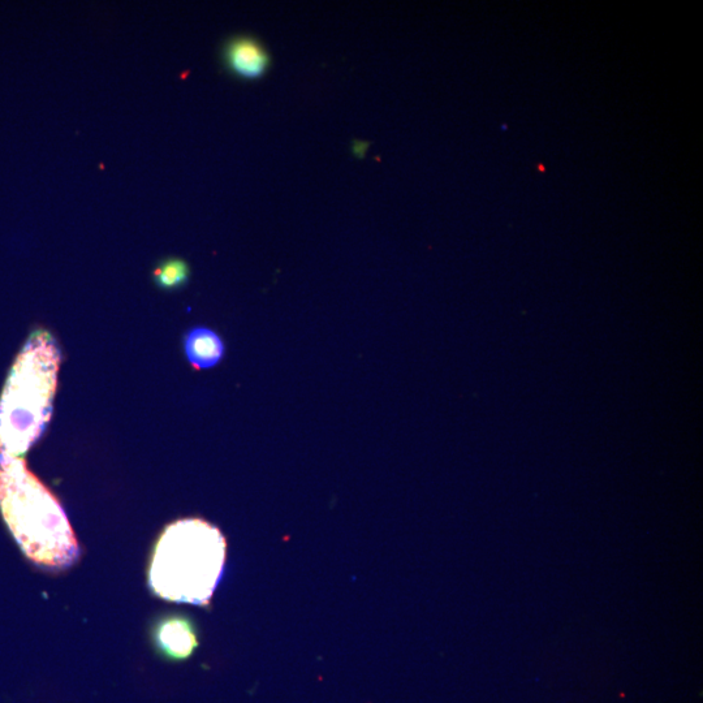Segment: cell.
Wrapping results in <instances>:
<instances>
[{"mask_svg": "<svg viewBox=\"0 0 703 703\" xmlns=\"http://www.w3.org/2000/svg\"><path fill=\"white\" fill-rule=\"evenodd\" d=\"M62 353L47 330L30 334L0 396V461L23 459L49 425Z\"/></svg>", "mask_w": 703, "mask_h": 703, "instance_id": "obj_2", "label": "cell"}, {"mask_svg": "<svg viewBox=\"0 0 703 703\" xmlns=\"http://www.w3.org/2000/svg\"><path fill=\"white\" fill-rule=\"evenodd\" d=\"M227 542L201 519L168 525L155 545L149 586L165 601L205 606L222 579Z\"/></svg>", "mask_w": 703, "mask_h": 703, "instance_id": "obj_3", "label": "cell"}, {"mask_svg": "<svg viewBox=\"0 0 703 703\" xmlns=\"http://www.w3.org/2000/svg\"><path fill=\"white\" fill-rule=\"evenodd\" d=\"M0 512L29 560L64 571L80 558L66 511L24 459L0 461Z\"/></svg>", "mask_w": 703, "mask_h": 703, "instance_id": "obj_1", "label": "cell"}, {"mask_svg": "<svg viewBox=\"0 0 703 703\" xmlns=\"http://www.w3.org/2000/svg\"><path fill=\"white\" fill-rule=\"evenodd\" d=\"M158 642L168 655L188 658L197 648V637L193 625L183 618L163 621L158 629Z\"/></svg>", "mask_w": 703, "mask_h": 703, "instance_id": "obj_6", "label": "cell"}, {"mask_svg": "<svg viewBox=\"0 0 703 703\" xmlns=\"http://www.w3.org/2000/svg\"><path fill=\"white\" fill-rule=\"evenodd\" d=\"M184 349L194 369H211L223 359L224 344L221 336L207 327H194L185 335Z\"/></svg>", "mask_w": 703, "mask_h": 703, "instance_id": "obj_5", "label": "cell"}, {"mask_svg": "<svg viewBox=\"0 0 703 703\" xmlns=\"http://www.w3.org/2000/svg\"><path fill=\"white\" fill-rule=\"evenodd\" d=\"M366 149H368V144H365V142H356L355 146H353V150L360 157L365 154Z\"/></svg>", "mask_w": 703, "mask_h": 703, "instance_id": "obj_8", "label": "cell"}, {"mask_svg": "<svg viewBox=\"0 0 703 703\" xmlns=\"http://www.w3.org/2000/svg\"><path fill=\"white\" fill-rule=\"evenodd\" d=\"M226 63L236 76L247 80L260 79L270 66L265 49L253 38L243 37L228 43Z\"/></svg>", "mask_w": 703, "mask_h": 703, "instance_id": "obj_4", "label": "cell"}, {"mask_svg": "<svg viewBox=\"0 0 703 703\" xmlns=\"http://www.w3.org/2000/svg\"><path fill=\"white\" fill-rule=\"evenodd\" d=\"M154 282L162 290H178L188 282L189 266L179 258H168L154 271Z\"/></svg>", "mask_w": 703, "mask_h": 703, "instance_id": "obj_7", "label": "cell"}]
</instances>
